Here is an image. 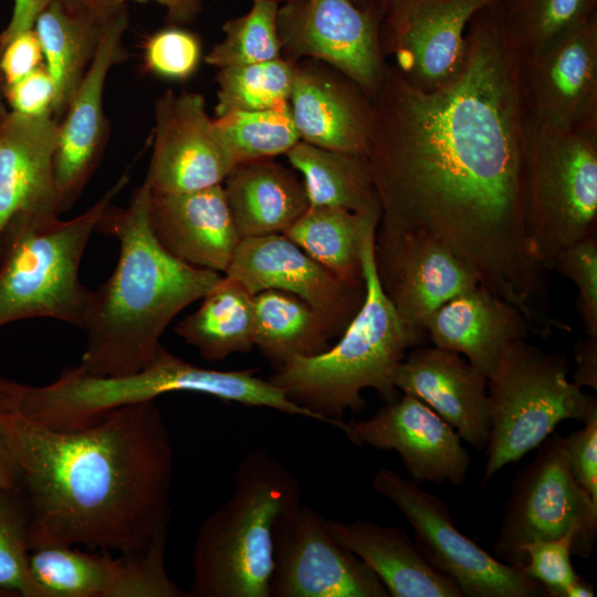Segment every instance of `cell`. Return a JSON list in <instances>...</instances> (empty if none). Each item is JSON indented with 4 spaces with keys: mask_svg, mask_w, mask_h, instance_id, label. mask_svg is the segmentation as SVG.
I'll return each mask as SVG.
<instances>
[{
    "mask_svg": "<svg viewBox=\"0 0 597 597\" xmlns=\"http://www.w3.org/2000/svg\"><path fill=\"white\" fill-rule=\"evenodd\" d=\"M276 1H279V2L281 3V2H284V1H286V0H276Z\"/></svg>",
    "mask_w": 597,
    "mask_h": 597,
    "instance_id": "9f6ffc18",
    "label": "cell"
},
{
    "mask_svg": "<svg viewBox=\"0 0 597 597\" xmlns=\"http://www.w3.org/2000/svg\"><path fill=\"white\" fill-rule=\"evenodd\" d=\"M144 64L153 74L182 81L197 70L201 56V41L181 25H169L154 32L144 43Z\"/></svg>",
    "mask_w": 597,
    "mask_h": 597,
    "instance_id": "f35d334b",
    "label": "cell"
},
{
    "mask_svg": "<svg viewBox=\"0 0 597 597\" xmlns=\"http://www.w3.org/2000/svg\"><path fill=\"white\" fill-rule=\"evenodd\" d=\"M301 502L297 479L268 451H249L229 499L201 523L187 597H270L273 528Z\"/></svg>",
    "mask_w": 597,
    "mask_h": 597,
    "instance_id": "5b68a950",
    "label": "cell"
},
{
    "mask_svg": "<svg viewBox=\"0 0 597 597\" xmlns=\"http://www.w3.org/2000/svg\"><path fill=\"white\" fill-rule=\"evenodd\" d=\"M4 97L9 109L18 114L25 116L52 114L55 88L44 64L18 82L6 85Z\"/></svg>",
    "mask_w": 597,
    "mask_h": 597,
    "instance_id": "7bdbcfd3",
    "label": "cell"
},
{
    "mask_svg": "<svg viewBox=\"0 0 597 597\" xmlns=\"http://www.w3.org/2000/svg\"><path fill=\"white\" fill-rule=\"evenodd\" d=\"M150 193L144 180L128 205H111L96 228L118 241L119 253L109 277L92 290L82 324L86 347L77 366L91 375L122 376L147 366L171 321L222 279L159 243L149 223Z\"/></svg>",
    "mask_w": 597,
    "mask_h": 597,
    "instance_id": "3957f363",
    "label": "cell"
},
{
    "mask_svg": "<svg viewBox=\"0 0 597 597\" xmlns=\"http://www.w3.org/2000/svg\"><path fill=\"white\" fill-rule=\"evenodd\" d=\"M417 0H387V29L392 27Z\"/></svg>",
    "mask_w": 597,
    "mask_h": 597,
    "instance_id": "f907efd6",
    "label": "cell"
},
{
    "mask_svg": "<svg viewBox=\"0 0 597 597\" xmlns=\"http://www.w3.org/2000/svg\"><path fill=\"white\" fill-rule=\"evenodd\" d=\"M123 174L86 211L70 220L18 214L0 235V327L27 318H53L82 327L92 290L80 280L82 258L114 198Z\"/></svg>",
    "mask_w": 597,
    "mask_h": 597,
    "instance_id": "8992f818",
    "label": "cell"
},
{
    "mask_svg": "<svg viewBox=\"0 0 597 597\" xmlns=\"http://www.w3.org/2000/svg\"><path fill=\"white\" fill-rule=\"evenodd\" d=\"M279 6L276 0H253L245 14L226 21L223 39L205 56L206 63L222 69L282 57Z\"/></svg>",
    "mask_w": 597,
    "mask_h": 597,
    "instance_id": "8d00e7d4",
    "label": "cell"
},
{
    "mask_svg": "<svg viewBox=\"0 0 597 597\" xmlns=\"http://www.w3.org/2000/svg\"><path fill=\"white\" fill-rule=\"evenodd\" d=\"M105 25L67 11L52 0L34 22L44 66L55 88L53 117L60 122L97 52Z\"/></svg>",
    "mask_w": 597,
    "mask_h": 597,
    "instance_id": "1f68e13d",
    "label": "cell"
},
{
    "mask_svg": "<svg viewBox=\"0 0 597 597\" xmlns=\"http://www.w3.org/2000/svg\"><path fill=\"white\" fill-rule=\"evenodd\" d=\"M2 50L1 45H0V51Z\"/></svg>",
    "mask_w": 597,
    "mask_h": 597,
    "instance_id": "6f0895ef",
    "label": "cell"
},
{
    "mask_svg": "<svg viewBox=\"0 0 597 597\" xmlns=\"http://www.w3.org/2000/svg\"><path fill=\"white\" fill-rule=\"evenodd\" d=\"M353 2L378 18L385 13L387 14V0H353Z\"/></svg>",
    "mask_w": 597,
    "mask_h": 597,
    "instance_id": "816d5d0a",
    "label": "cell"
},
{
    "mask_svg": "<svg viewBox=\"0 0 597 597\" xmlns=\"http://www.w3.org/2000/svg\"><path fill=\"white\" fill-rule=\"evenodd\" d=\"M584 423L565 438V447L573 476L597 503V412Z\"/></svg>",
    "mask_w": 597,
    "mask_h": 597,
    "instance_id": "b9f144b4",
    "label": "cell"
},
{
    "mask_svg": "<svg viewBox=\"0 0 597 597\" xmlns=\"http://www.w3.org/2000/svg\"><path fill=\"white\" fill-rule=\"evenodd\" d=\"M295 63L284 57L218 69L216 117L289 102Z\"/></svg>",
    "mask_w": 597,
    "mask_h": 597,
    "instance_id": "e575fe53",
    "label": "cell"
},
{
    "mask_svg": "<svg viewBox=\"0 0 597 597\" xmlns=\"http://www.w3.org/2000/svg\"><path fill=\"white\" fill-rule=\"evenodd\" d=\"M224 273L252 295L280 290L300 297L334 337L345 332L366 294L365 284L342 280L282 233L241 239Z\"/></svg>",
    "mask_w": 597,
    "mask_h": 597,
    "instance_id": "e0dca14e",
    "label": "cell"
},
{
    "mask_svg": "<svg viewBox=\"0 0 597 597\" xmlns=\"http://www.w3.org/2000/svg\"><path fill=\"white\" fill-rule=\"evenodd\" d=\"M200 307L180 321L177 335L208 362L250 352L253 344V295L237 280L222 279Z\"/></svg>",
    "mask_w": 597,
    "mask_h": 597,
    "instance_id": "d6a6232c",
    "label": "cell"
},
{
    "mask_svg": "<svg viewBox=\"0 0 597 597\" xmlns=\"http://www.w3.org/2000/svg\"><path fill=\"white\" fill-rule=\"evenodd\" d=\"M153 154L145 180L153 193L223 184L237 161L199 93L167 90L155 102Z\"/></svg>",
    "mask_w": 597,
    "mask_h": 597,
    "instance_id": "2e32d148",
    "label": "cell"
},
{
    "mask_svg": "<svg viewBox=\"0 0 597 597\" xmlns=\"http://www.w3.org/2000/svg\"><path fill=\"white\" fill-rule=\"evenodd\" d=\"M379 21L353 0H286L276 17L282 57L323 62L371 100L388 66Z\"/></svg>",
    "mask_w": 597,
    "mask_h": 597,
    "instance_id": "7c38bea8",
    "label": "cell"
},
{
    "mask_svg": "<svg viewBox=\"0 0 597 597\" xmlns=\"http://www.w3.org/2000/svg\"><path fill=\"white\" fill-rule=\"evenodd\" d=\"M29 509L21 491L0 489V589L13 596L51 597L32 574Z\"/></svg>",
    "mask_w": 597,
    "mask_h": 597,
    "instance_id": "74e56055",
    "label": "cell"
},
{
    "mask_svg": "<svg viewBox=\"0 0 597 597\" xmlns=\"http://www.w3.org/2000/svg\"><path fill=\"white\" fill-rule=\"evenodd\" d=\"M331 535L358 556L391 597H463L457 584L434 568L407 532L366 520L324 517Z\"/></svg>",
    "mask_w": 597,
    "mask_h": 597,
    "instance_id": "4316f807",
    "label": "cell"
},
{
    "mask_svg": "<svg viewBox=\"0 0 597 597\" xmlns=\"http://www.w3.org/2000/svg\"><path fill=\"white\" fill-rule=\"evenodd\" d=\"M575 373L573 381L580 388L597 390V336L586 335L574 345Z\"/></svg>",
    "mask_w": 597,
    "mask_h": 597,
    "instance_id": "f6af8a7d",
    "label": "cell"
},
{
    "mask_svg": "<svg viewBox=\"0 0 597 597\" xmlns=\"http://www.w3.org/2000/svg\"><path fill=\"white\" fill-rule=\"evenodd\" d=\"M125 7L104 28L97 52L59 122L55 180L59 211H69L98 166L109 137L104 88L111 70L127 60Z\"/></svg>",
    "mask_w": 597,
    "mask_h": 597,
    "instance_id": "ffe728a7",
    "label": "cell"
},
{
    "mask_svg": "<svg viewBox=\"0 0 597 597\" xmlns=\"http://www.w3.org/2000/svg\"><path fill=\"white\" fill-rule=\"evenodd\" d=\"M380 219V211L308 207L282 234L342 280L364 285V240Z\"/></svg>",
    "mask_w": 597,
    "mask_h": 597,
    "instance_id": "f1b7e54d",
    "label": "cell"
},
{
    "mask_svg": "<svg viewBox=\"0 0 597 597\" xmlns=\"http://www.w3.org/2000/svg\"><path fill=\"white\" fill-rule=\"evenodd\" d=\"M0 433L20 471L31 551L139 554L168 532L175 459L155 400L61 430L22 413L0 383Z\"/></svg>",
    "mask_w": 597,
    "mask_h": 597,
    "instance_id": "7a4b0ae2",
    "label": "cell"
},
{
    "mask_svg": "<svg viewBox=\"0 0 597 597\" xmlns=\"http://www.w3.org/2000/svg\"><path fill=\"white\" fill-rule=\"evenodd\" d=\"M521 205L531 255L547 271L561 250L596 233L597 124L555 132L525 114Z\"/></svg>",
    "mask_w": 597,
    "mask_h": 597,
    "instance_id": "52a82bcc",
    "label": "cell"
},
{
    "mask_svg": "<svg viewBox=\"0 0 597 597\" xmlns=\"http://www.w3.org/2000/svg\"><path fill=\"white\" fill-rule=\"evenodd\" d=\"M596 535L597 503L569 470L565 438L552 433L540 444L534 460L515 475L494 556L522 568L524 544L570 536L573 554L588 558Z\"/></svg>",
    "mask_w": 597,
    "mask_h": 597,
    "instance_id": "30bf717a",
    "label": "cell"
},
{
    "mask_svg": "<svg viewBox=\"0 0 597 597\" xmlns=\"http://www.w3.org/2000/svg\"><path fill=\"white\" fill-rule=\"evenodd\" d=\"M168 532L139 554L82 551L76 546L32 549L30 566L51 597H187L166 568Z\"/></svg>",
    "mask_w": 597,
    "mask_h": 597,
    "instance_id": "ac0fdd59",
    "label": "cell"
},
{
    "mask_svg": "<svg viewBox=\"0 0 597 597\" xmlns=\"http://www.w3.org/2000/svg\"><path fill=\"white\" fill-rule=\"evenodd\" d=\"M468 27L467 60L452 81L426 92L388 65L371 98L366 157L379 223L444 243L544 335L556 322L549 271L531 255L523 226L520 59L499 1Z\"/></svg>",
    "mask_w": 597,
    "mask_h": 597,
    "instance_id": "6da1fadb",
    "label": "cell"
},
{
    "mask_svg": "<svg viewBox=\"0 0 597 597\" xmlns=\"http://www.w3.org/2000/svg\"><path fill=\"white\" fill-rule=\"evenodd\" d=\"M59 122L52 114L10 111L0 122V235L18 214L59 216L55 154Z\"/></svg>",
    "mask_w": 597,
    "mask_h": 597,
    "instance_id": "cb8c5ba5",
    "label": "cell"
},
{
    "mask_svg": "<svg viewBox=\"0 0 597 597\" xmlns=\"http://www.w3.org/2000/svg\"><path fill=\"white\" fill-rule=\"evenodd\" d=\"M499 0H417L389 29L385 53L413 86L430 92L452 81L463 69L467 27L483 8Z\"/></svg>",
    "mask_w": 597,
    "mask_h": 597,
    "instance_id": "44dd1931",
    "label": "cell"
},
{
    "mask_svg": "<svg viewBox=\"0 0 597 597\" xmlns=\"http://www.w3.org/2000/svg\"><path fill=\"white\" fill-rule=\"evenodd\" d=\"M568 371L563 354L544 352L525 339L504 350L488 377L491 430L483 484L537 448L562 421L585 422L597 412L596 397L569 380Z\"/></svg>",
    "mask_w": 597,
    "mask_h": 597,
    "instance_id": "9c48e42d",
    "label": "cell"
},
{
    "mask_svg": "<svg viewBox=\"0 0 597 597\" xmlns=\"http://www.w3.org/2000/svg\"><path fill=\"white\" fill-rule=\"evenodd\" d=\"M594 595L593 587L580 578L567 588L564 597H591Z\"/></svg>",
    "mask_w": 597,
    "mask_h": 597,
    "instance_id": "f5cc1de1",
    "label": "cell"
},
{
    "mask_svg": "<svg viewBox=\"0 0 597 597\" xmlns=\"http://www.w3.org/2000/svg\"><path fill=\"white\" fill-rule=\"evenodd\" d=\"M374 256L383 292L421 345L433 313L479 282L444 243L427 234L378 223Z\"/></svg>",
    "mask_w": 597,
    "mask_h": 597,
    "instance_id": "5bb4252c",
    "label": "cell"
},
{
    "mask_svg": "<svg viewBox=\"0 0 597 597\" xmlns=\"http://www.w3.org/2000/svg\"><path fill=\"white\" fill-rule=\"evenodd\" d=\"M2 51V50H1ZM0 51V54H1ZM4 87L6 83L2 76V73L0 71V122L8 115L10 109L8 108L6 97H4Z\"/></svg>",
    "mask_w": 597,
    "mask_h": 597,
    "instance_id": "db71d44e",
    "label": "cell"
},
{
    "mask_svg": "<svg viewBox=\"0 0 597 597\" xmlns=\"http://www.w3.org/2000/svg\"><path fill=\"white\" fill-rule=\"evenodd\" d=\"M394 386L429 406L474 449L485 450L491 430L488 377L461 354L416 346L396 367Z\"/></svg>",
    "mask_w": 597,
    "mask_h": 597,
    "instance_id": "7402d4cb",
    "label": "cell"
},
{
    "mask_svg": "<svg viewBox=\"0 0 597 597\" xmlns=\"http://www.w3.org/2000/svg\"><path fill=\"white\" fill-rule=\"evenodd\" d=\"M237 164L272 159L301 140L289 102L214 118Z\"/></svg>",
    "mask_w": 597,
    "mask_h": 597,
    "instance_id": "836d02e7",
    "label": "cell"
},
{
    "mask_svg": "<svg viewBox=\"0 0 597 597\" xmlns=\"http://www.w3.org/2000/svg\"><path fill=\"white\" fill-rule=\"evenodd\" d=\"M333 338L322 317L300 297L280 290L253 295V344L275 369L293 358L326 352Z\"/></svg>",
    "mask_w": 597,
    "mask_h": 597,
    "instance_id": "4dcf8cb0",
    "label": "cell"
},
{
    "mask_svg": "<svg viewBox=\"0 0 597 597\" xmlns=\"http://www.w3.org/2000/svg\"><path fill=\"white\" fill-rule=\"evenodd\" d=\"M52 0H14L10 21L0 33V45L9 42L17 34L31 30L39 14Z\"/></svg>",
    "mask_w": 597,
    "mask_h": 597,
    "instance_id": "bcb514c9",
    "label": "cell"
},
{
    "mask_svg": "<svg viewBox=\"0 0 597 597\" xmlns=\"http://www.w3.org/2000/svg\"><path fill=\"white\" fill-rule=\"evenodd\" d=\"M289 104L301 140L366 156L373 127V102L348 77L327 64L295 63Z\"/></svg>",
    "mask_w": 597,
    "mask_h": 597,
    "instance_id": "603a6c76",
    "label": "cell"
},
{
    "mask_svg": "<svg viewBox=\"0 0 597 597\" xmlns=\"http://www.w3.org/2000/svg\"><path fill=\"white\" fill-rule=\"evenodd\" d=\"M356 446L396 451L417 484L465 482L470 455L458 432L421 400L400 394L366 420L337 427Z\"/></svg>",
    "mask_w": 597,
    "mask_h": 597,
    "instance_id": "d6986e66",
    "label": "cell"
},
{
    "mask_svg": "<svg viewBox=\"0 0 597 597\" xmlns=\"http://www.w3.org/2000/svg\"><path fill=\"white\" fill-rule=\"evenodd\" d=\"M376 229L367 232L363 245L365 300L339 341L322 354L286 362L269 379L289 399L336 428L346 411L365 408L364 389H375L385 402L396 399L400 391L392 384L394 371L408 349L419 346L380 286Z\"/></svg>",
    "mask_w": 597,
    "mask_h": 597,
    "instance_id": "277c9868",
    "label": "cell"
},
{
    "mask_svg": "<svg viewBox=\"0 0 597 597\" xmlns=\"http://www.w3.org/2000/svg\"><path fill=\"white\" fill-rule=\"evenodd\" d=\"M128 2H156L166 9V19L169 25H185L191 23L202 11V0H124Z\"/></svg>",
    "mask_w": 597,
    "mask_h": 597,
    "instance_id": "c3c4849f",
    "label": "cell"
},
{
    "mask_svg": "<svg viewBox=\"0 0 597 597\" xmlns=\"http://www.w3.org/2000/svg\"><path fill=\"white\" fill-rule=\"evenodd\" d=\"M578 290L576 306L586 335L597 336V237L586 235L558 252L553 269Z\"/></svg>",
    "mask_w": 597,
    "mask_h": 597,
    "instance_id": "ab89813d",
    "label": "cell"
},
{
    "mask_svg": "<svg viewBox=\"0 0 597 597\" xmlns=\"http://www.w3.org/2000/svg\"><path fill=\"white\" fill-rule=\"evenodd\" d=\"M43 64V52L34 29L13 36L0 54V71L6 85L18 82Z\"/></svg>",
    "mask_w": 597,
    "mask_h": 597,
    "instance_id": "ee69618b",
    "label": "cell"
},
{
    "mask_svg": "<svg viewBox=\"0 0 597 597\" xmlns=\"http://www.w3.org/2000/svg\"><path fill=\"white\" fill-rule=\"evenodd\" d=\"M223 184L241 239L283 233L310 207L303 180L272 159L237 164Z\"/></svg>",
    "mask_w": 597,
    "mask_h": 597,
    "instance_id": "83f0119b",
    "label": "cell"
},
{
    "mask_svg": "<svg viewBox=\"0 0 597 597\" xmlns=\"http://www.w3.org/2000/svg\"><path fill=\"white\" fill-rule=\"evenodd\" d=\"M376 574L331 535L324 517L301 502L273 528L270 597H388Z\"/></svg>",
    "mask_w": 597,
    "mask_h": 597,
    "instance_id": "4fadbf2b",
    "label": "cell"
},
{
    "mask_svg": "<svg viewBox=\"0 0 597 597\" xmlns=\"http://www.w3.org/2000/svg\"><path fill=\"white\" fill-rule=\"evenodd\" d=\"M8 596H13L11 595L10 593L3 590V589H0V597H8Z\"/></svg>",
    "mask_w": 597,
    "mask_h": 597,
    "instance_id": "11a10c76",
    "label": "cell"
},
{
    "mask_svg": "<svg viewBox=\"0 0 597 597\" xmlns=\"http://www.w3.org/2000/svg\"><path fill=\"white\" fill-rule=\"evenodd\" d=\"M0 489L21 491L18 464L0 433Z\"/></svg>",
    "mask_w": 597,
    "mask_h": 597,
    "instance_id": "681fc988",
    "label": "cell"
},
{
    "mask_svg": "<svg viewBox=\"0 0 597 597\" xmlns=\"http://www.w3.org/2000/svg\"><path fill=\"white\" fill-rule=\"evenodd\" d=\"M373 490L388 499L412 527L415 543L427 561L451 578L465 597H543L545 588L489 554L454 525L447 504L412 480L381 468Z\"/></svg>",
    "mask_w": 597,
    "mask_h": 597,
    "instance_id": "8fae6325",
    "label": "cell"
},
{
    "mask_svg": "<svg viewBox=\"0 0 597 597\" xmlns=\"http://www.w3.org/2000/svg\"><path fill=\"white\" fill-rule=\"evenodd\" d=\"M595 3L596 0H507L501 14L507 38L522 57L595 13Z\"/></svg>",
    "mask_w": 597,
    "mask_h": 597,
    "instance_id": "d590c367",
    "label": "cell"
},
{
    "mask_svg": "<svg viewBox=\"0 0 597 597\" xmlns=\"http://www.w3.org/2000/svg\"><path fill=\"white\" fill-rule=\"evenodd\" d=\"M531 333L524 315L482 285L457 295L430 317L427 338L457 352L489 377L504 350Z\"/></svg>",
    "mask_w": 597,
    "mask_h": 597,
    "instance_id": "484cf974",
    "label": "cell"
},
{
    "mask_svg": "<svg viewBox=\"0 0 597 597\" xmlns=\"http://www.w3.org/2000/svg\"><path fill=\"white\" fill-rule=\"evenodd\" d=\"M175 391L208 395L247 405L255 391L249 369L216 370L197 366L159 348L140 370L122 376H95L67 367L42 386L14 381L11 397L31 419L54 429H75L119 407L155 400Z\"/></svg>",
    "mask_w": 597,
    "mask_h": 597,
    "instance_id": "ba28073f",
    "label": "cell"
},
{
    "mask_svg": "<svg viewBox=\"0 0 597 597\" xmlns=\"http://www.w3.org/2000/svg\"><path fill=\"white\" fill-rule=\"evenodd\" d=\"M149 223L175 258L217 272L227 271L241 240L222 184L187 192H151Z\"/></svg>",
    "mask_w": 597,
    "mask_h": 597,
    "instance_id": "d4e9b609",
    "label": "cell"
},
{
    "mask_svg": "<svg viewBox=\"0 0 597 597\" xmlns=\"http://www.w3.org/2000/svg\"><path fill=\"white\" fill-rule=\"evenodd\" d=\"M522 572L541 584L547 596L564 597L567 588L580 579L572 565L573 538L536 540L522 547Z\"/></svg>",
    "mask_w": 597,
    "mask_h": 597,
    "instance_id": "60d3db41",
    "label": "cell"
},
{
    "mask_svg": "<svg viewBox=\"0 0 597 597\" xmlns=\"http://www.w3.org/2000/svg\"><path fill=\"white\" fill-rule=\"evenodd\" d=\"M520 59L525 114L555 132L597 124V18L593 13Z\"/></svg>",
    "mask_w": 597,
    "mask_h": 597,
    "instance_id": "9a60e30c",
    "label": "cell"
},
{
    "mask_svg": "<svg viewBox=\"0 0 597 597\" xmlns=\"http://www.w3.org/2000/svg\"><path fill=\"white\" fill-rule=\"evenodd\" d=\"M73 14L106 25L122 9L124 0H59Z\"/></svg>",
    "mask_w": 597,
    "mask_h": 597,
    "instance_id": "7dc6e473",
    "label": "cell"
},
{
    "mask_svg": "<svg viewBox=\"0 0 597 597\" xmlns=\"http://www.w3.org/2000/svg\"><path fill=\"white\" fill-rule=\"evenodd\" d=\"M285 156L303 176L310 207H336L359 213L381 212L366 156L322 148L303 140H298Z\"/></svg>",
    "mask_w": 597,
    "mask_h": 597,
    "instance_id": "f546056e",
    "label": "cell"
}]
</instances>
